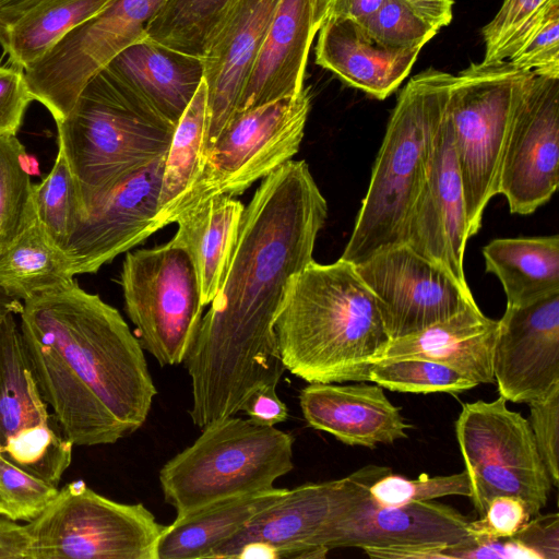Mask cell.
Here are the masks:
<instances>
[{
  "label": "cell",
  "mask_w": 559,
  "mask_h": 559,
  "mask_svg": "<svg viewBox=\"0 0 559 559\" xmlns=\"http://www.w3.org/2000/svg\"><path fill=\"white\" fill-rule=\"evenodd\" d=\"M499 396L462 405L455 436L471 484V501L484 515L501 495L522 499L531 516L546 506L551 481L539 457L528 420Z\"/></svg>",
  "instance_id": "9"
},
{
  "label": "cell",
  "mask_w": 559,
  "mask_h": 559,
  "mask_svg": "<svg viewBox=\"0 0 559 559\" xmlns=\"http://www.w3.org/2000/svg\"><path fill=\"white\" fill-rule=\"evenodd\" d=\"M320 2H321V5H322V8L324 10V14H325V8H326L328 0H320Z\"/></svg>",
  "instance_id": "55"
},
{
  "label": "cell",
  "mask_w": 559,
  "mask_h": 559,
  "mask_svg": "<svg viewBox=\"0 0 559 559\" xmlns=\"http://www.w3.org/2000/svg\"><path fill=\"white\" fill-rule=\"evenodd\" d=\"M506 60L524 72L559 76V0L524 31L509 48Z\"/></svg>",
  "instance_id": "38"
},
{
  "label": "cell",
  "mask_w": 559,
  "mask_h": 559,
  "mask_svg": "<svg viewBox=\"0 0 559 559\" xmlns=\"http://www.w3.org/2000/svg\"><path fill=\"white\" fill-rule=\"evenodd\" d=\"M449 546H395L365 547L364 552L370 558L380 559H447Z\"/></svg>",
  "instance_id": "50"
},
{
  "label": "cell",
  "mask_w": 559,
  "mask_h": 559,
  "mask_svg": "<svg viewBox=\"0 0 559 559\" xmlns=\"http://www.w3.org/2000/svg\"><path fill=\"white\" fill-rule=\"evenodd\" d=\"M447 559H538L513 537L488 538L467 535L445 550Z\"/></svg>",
  "instance_id": "46"
},
{
  "label": "cell",
  "mask_w": 559,
  "mask_h": 559,
  "mask_svg": "<svg viewBox=\"0 0 559 559\" xmlns=\"http://www.w3.org/2000/svg\"><path fill=\"white\" fill-rule=\"evenodd\" d=\"M286 491L287 488L273 487L234 496L176 516L158 539L156 559L211 558L217 547Z\"/></svg>",
  "instance_id": "29"
},
{
  "label": "cell",
  "mask_w": 559,
  "mask_h": 559,
  "mask_svg": "<svg viewBox=\"0 0 559 559\" xmlns=\"http://www.w3.org/2000/svg\"><path fill=\"white\" fill-rule=\"evenodd\" d=\"M469 478L465 469L457 474L428 476L411 479L389 473L369 488L370 497L382 506H402L430 501L447 496L471 497Z\"/></svg>",
  "instance_id": "39"
},
{
  "label": "cell",
  "mask_w": 559,
  "mask_h": 559,
  "mask_svg": "<svg viewBox=\"0 0 559 559\" xmlns=\"http://www.w3.org/2000/svg\"><path fill=\"white\" fill-rule=\"evenodd\" d=\"M531 518L522 499L509 495L496 496L479 520L468 522L467 533L488 538L512 537Z\"/></svg>",
  "instance_id": "44"
},
{
  "label": "cell",
  "mask_w": 559,
  "mask_h": 559,
  "mask_svg": "<svg viewBox=\"0 0 559 559\" xmlns=\"http://www.w3.org/2000/svg\"><path fill=\"white\" fill-rule=\"evenodd\" d=\"M112 0H29L0 15V45L10 64L25 69Z\"/></svg>",
  "instance_id": "30"
},
{
  "label": "cell",
  "mask_w": 559,
  "mask_h": 559,
  "mask_svg": "<svg viewBox=\"0 0 559 559\" xmlns=\"http://www.w3.org/2000/svg\"><path fill=\"white\" fill-rule=\"evenodd\" d=\"M274 329L285 370L308 383L369 381L391 341L376 295L342 258L293 278Z\"/></svg>",
  "instance_id": "2"
},
{
  "label": "cell",
  "mask_w": 559,
  "mask_h": 559,
  "mask_svg": "<svg viewBox=\"0 0 559 559\" xmlns=\"http://www.w3.org/2000/svg\"><path fill=\"white\" fill-rule=\"evenodd\" d=\"M538 559H559V515L537 513L512 536Z\"/></svg>",
  "instance_id": "47"
},
{
  "label": "cell",
  "mask_w": 559,
  "mask_h": 559,
  "mask_svg": "<svg viewBox=\"0 0 559 559\" xmlns=\"http://www.w3.org/2000/svg\"><path fill=\"white\" fill-rule=\"evenodd\" d=\"M468 520L436 501L382 506L369 495L330 525L318 540L329 550L344 547L451 546L465 538Z\"/></svg>",
  "instance_id": "20"
},
{
  "label": "cell",
  "mask_w": 559,
  "mask_h": 559,
  "mask_svg": "<svg viewBox=\"0 0 559 559\" xmlns=\"http://www.w3.org/2000/svg\"><path fill=\"white\" fill-rule=\"evenodd\" d=\"M389 473L390 467L369 464L340 479L287 489L211 558H325L330 550L318 546L320 536Z\"/></svg>",
  "instance_id": "12"
},
{
  "label": "cell",
  "mask_w": 559,
  "mask_h": 559,
  "mask_svg": "<svg viewBox=\"0 0 559 559\" xmlns=\"http://www.w3.org/2000/svg\"><path fill=\"white\" fill-rule=\"evenodd\" d=\"M19 316L20 329L51 344L128 436L146 421L157 390L116 308L73 280L25 300Z\"/></svg>",
  "instance_id": "3"
},
{
  "label": "cell",
  "mask_w": 559,
  "mask_h": 559,
  "mask_svg": "<svg viewBox=\"0 0 559 559\" xmlns=\"http://www.w3.org/2000/svg\"><path fill=\"white\" fill-rule=\"evenodd\" d=\"M23 310V301L9 296L0 288V314L4 312H13L20 314Z\"/></svg>",
  "instance_id": "53"
},
{
  "label": "cell",
  "mask_w": 559,
  "mask_h": 559,
  "mask_svg": "<svg viewBox=\"0 0 559 559\" xmlns=\"http://www.w3.org/2000/svg\"><path fill=\"white\" fill-rule=\"evenodd\" d=\"M0 516H5L15 521L13 511L11 508L0 498Z\"/></svg>",
  "instance_id": "54"
},
{
  "label": "cell",
  "mask_w": 559,
  "mask_h": 559,
  "mask_svg": "<svg viewBox=\"0 0 559 559\" xmlns=\"http://www.w3.org/2000/svg\"><path fill=\"white\" fill-rule=\"evenodd\" d=\"M436 29L450 24L453 0H402Z\"/></svg>",
  "instance_id": "52"
},
{
  "label": "cell",
  "mask_w": 559,
  "mask_h": 559,
  "mask_svg": "<svg viewBox=\"0 0 559 559\" xmlns=\"http://www.w3.org/2000/svg\"><path fill=\"white\" fill-rule=\"evenodd\" d=\"M318 32L316 63L378 99L401 85L421 50L383 46L350 19L328 17Z\"/></svg>",
  "instance_id": "25"
},
{
  "label": "cell",
  "mask_w": 559,
  "mask_h": 559,
  "mask_svg": "<svg viewBox=\"0 0 559 559\" xmlns=\"http://www.w3.org/2000/svg\"><path fill=\"white\" fill-rule=\"evenodd\" d=\"M56 124L82 218L119 185L166 155L176 129L108 68L85 85L70 112Z\"/></svg>",
  "instance_id": "4"
},
{
  "label": "cell",
  "mask_w": 559,
  "mask_h": 559,
  "mask_svg": "<svg viewBox=\"0 0 559 559\" xmlns=\"http://www.w3.org/2000/svg\"><path fill=\"white\" fill-rule=\"evenodd\" d=\"M25 527L26 559H156L166 525L142 503L110 500L79 479Z\"/></svg>",
  "instance_id": "8"
},
{
  "label": "cell",
  "mask_w": 559,
  "mask_h": 559,
  "mask_svg": "<svg viewBox=\"0 0 559 559\" xmlns=\"http://www.w3.org/2000/svg\"><path fill=\"white\" fill-rule=\"evenodd\" d=\"M29 162L16 135L0 138V253L36 215Z\"/></svg>",
  "instance_id": "35"
},
{
  "label": "cell",
  "mask_w": 559,
  "mask_h": 559,
  "mask_svg": "<svg viewBox=\"0 0 559 559\" xmlns=\"http://www.w3.org/2000/svg\"><path fill=\"white\" fill-rule=\"evenodd\" d=\"M486 271L495 274L507 305L559 292V236L497 238L483 248Z\"/></svg>",
  "instance_id": "31"
},
{
  "label": "cell",
  "mask_w": 559,
  "mask_h": 559,
  "mask_svg": "<svg viewBox=\"0 0 559 559\" xmlns=\"http://www.w3.org/2000/svg\"><path fill=\"white\" fill-rule=\"evenodd\" d=\"M73 280L69 257L46 231L37 213L0 253V288L23 302Z\"/></svg>",
  "instance_id": "33"
},
{
  "label": "cell",
  "mask_w": 559,
  "mask_h": 559,
  "mask_svg": "<svg viewBox=\"0 0 559 559\" xmlns=\"http://www.w3.org/2000/svg\"><path fill=\"white\" fill-rule=\"evenodd\" d=\"M165 156L119 185L78 223L63 248L74 275L97 273L162 228L157 212Z\"/></svg>",
  "instance_id": "18"
},
{
  "label": "cell",
  "mask_w": 559,
  "mask_h": 559,
  "mask_svg": "<svg viewBox=\"0 0 559 559\" xmlns=\"http://www.w3.org/2000/svg\"><path fill=\"white\" fill-rule=\"evenodd\" d=\"M58 491V486L23 471L0 455V498L13 511L15 521L35 519Z\"/></svg>",
  "instance_id": "42"
},
{
  "label": "cell",
  "mask_w": 559,
  "mask_h": 559,
  "mask_svg": "<svg viewBox=\"0 0 559 559\" xmlns=\"http://www.w3.org/2000/svg\"><path fill=\"white\" fill-rule=\"evenodd\" d=\"M21 333L40 393L73 445L112 444L128 436L51 344L29 332Z\"/></svg>",
  "instance_id": "24"
},
{
  "label": "cell",
  "mask_w": 559,
  "mask_h": 559,
  "mask_svg": "<svg viewBox=\"0 0 559 559\" xmlns=\"http://www.w3.org/2000/svg\"><path fill=\"white\" fill-rule=\"evenodd\" d=\"M280 2L242 0L203 57L209 110L206 148L238 111L241 94Z\"/></svg>",
  "instance_id": "21"
},
{
  "label": "cell",
  "mask_w": 559,
  "mask_h": 559,
  "mask_svg": "<svg viewBox=\"0 0 559 559\" xmlns=\"http://www.w3.org/2000/svg\"><path fill=\"white\" fill-rule=\"evenodd\" d=\"M492 368L500 395L513 403L528 404L559 390V292L507 305Z\"/></svg>",
  "instance_id": "17"
},
{
  "label": "cell",
  "mask_w": 559,
  "mask_h": 559,
  "mask_svg": "<svg viewBox=\"0 0 559 559\" xmlns=\"http://www.w3.org/2000/svg\"><path fill=\"white\" fill-rule=\"evenodd\" d=\"M15 316L0 314V455L58 486L71 464L73 444L48 411Z\"/></svg>",
  "instance_id": "14"
},
{
  "label": "cell",
  "mask_w": 559,
  "mask_h": 559,
  "mask_svg": "<svg viewBox=\"0 0 559 559\" xmlns=\"http://www.w3.org/2000/svg\"><path fill=\"white\" fill-rule=\"evenodd\" d=\"M119 282L143 349L160 366L183 362L205 307L187 251L171 240L129 251Z\"/></svg>",
  "instance_id": "10"
},
{
  "label": "cell",
  "mask_w": 559,
  "mask_h": 559,
  "mask_svg": "<svg viewBox=\"0 0 559 559\" xmlns=\"http://www.w3.org/2000/svg\"><path fill=\"white\" fill-rule=\"evenodd\" d=\"M328 203L305 160L263 178L245 206L224 282L183 360L199 428L236 415L285 368L274 329L293 278L313 261Z\"/></svg>",
  "instance_id": "1"
},
{
  "label": "cell",
  "mask_w": 559,
  "mask_h": 559,
  "mask_svg": "<svg viewBox=\"0 0 559 559\" xmlns=\"http://www.w3.org/2000/svg\"><path fill=\"white\" fill-rule=\"evenodd\" d=\"M498 321L486 317L478 306L391 340L376 360L423 358L449 366L477 384L493 383V349Z\"/></svg>",
  "instance_id": "26"
},
{
  "label": "cell",
  "mask_w": 559,
  "mask_h": 559,
  "mask_svg": "<svg viewBox=\"0 0 559 559\" xmlns=\"http://www.w3.org/2000/svg\"><path fill=\"white\" fill-rule=\"evenodd\" d=\"M299 405L309 426L348 445L391 444L412 428L379 384L309 383Z\"/></svg>",
  "instance_id": "23"
},
{
  "label": "cell",
  "mask_w": 559,
  "mask_h": 559,
  "mask_svg": "<svg viewBox=\"0 0 559 559\" xmlns=\"http://www.w3.org/2000/svg\"><path fill=\"white\" fill-rule=\"evenodd\" d=\"M106 68L176 126L203 81L202 59L147 36L121 51Z\"/></svg>",
  "instance_id": "27"
},
{
  "label": "cell",
  "mask_w": 559,
  "mask_h": 559,
  "mask_svg": "<svg viewBox=\"0 0 559 559\" xmlns=\"http://www.w3.org/2000/svg\"><path fill=\"white\" fill-rule=\"evenodd\" d=\"M294 441L290 433L249 418L212 423L160 468L164 499L182 516L229 497L271 489L294 468Z\"/></svg>",
  "instance_id": "6"
},
{
  "label": "cell",
  "mask_w": 559,
  "mask_h": 559,
  "mask_svg": "<svg viewBox=\"0 0 559 559\" xmlns=\"http://www.w3.org/2000/svg\"><path fill=\"white\" fill-rule=\"evenodd\" d=\"M209 129L204 80L181 115L165 156L158 198L160 227L176 223L203 167Z\"/></svg>",
  "instance_id": "32"
},
{
  "label": "cell",
  "mask_w": 559,
  "mask_h": 559,
  "mask_svg": "<svg viewBox=\"0 0 559 559\" xmlns=\"http://www.w3.org/2000/svg\"><path fill=\"white\" fill-rule=\"evenodd\" d=\"M369 382L403 393H460L478 385L455 369L423 358L373 361Z\"/></svg>",
  "instance_id": "36"
},
{
  "label": "cell",
  "mask_w": 559,
  "mask_h": 559,
  "mask_svg": "<svg viewBox=\"0 0 559 559\" xmlns=\"http://www.w3.org/2000/svg\"><path fill=\"white\" fill-rule=\"evenodd\" d=\"M33 100L24 70L13 64L0 66V138L16 135Z\"/></svg>",
  "instance_id": "45"
},
{
  "label": "cell",
  "mask_w": 559,
  "mask_h": 559,
  "mask_svg": "<svg viewBox=\"0 0 559 559\" xmlns=\"http://www.w3.org/2000/svg\"><path fill=\"white\" fill-rule=\"evenodd\" d=\"M385 0H328L324 20L344 17L364 24ZM323 20V21H324Z\"/></svg>",
  "instance_id": "51"
},
{
  "label": "cell",
  "mask_w": 559,
  "mask_h": 559,
  "mask_svg": "<svg viewBox=\"0 0 559 559\" xmlns=\"http://www.w3.org/2000/svg\"><path fill=\"white\" fill-rule=\"evenodd\" d=\"M323 19L320 0H281L241 94L238 111L297 96L305 88L310 47Z\"/></svg>",
  "instance_id": "22"
},
{
  "label": "cell",
  "mask_w": 559,
  "mask_h": 559,
  "mask_svg": "<svg viewBox=\"0 0 559 559\" xmlns=\"http://www.w3.org/2000/svg\"><path fill=\"white\" fill-rule=\"evenodd\" d=\"M34 202L41 225L63 249L83 212L74 177L60 147L49 174L34 185Z\"/></svg>",
  "instance_id": "37"
},
{
  "label": "cell",
  "mask_w": 559,
  "mask_h": 559,
  "mask_svg": "<svg viewBox=\"0 0 559 559\" xmlns=\"http://www.w3.org/2000/svg\"><path fill=\"white\" fill-rule=\"evenodd\" d=\"M452 81V74L429 68L414 75L399 94L343 260L357 265L405 242Z\"/></svg>",
  "instance_id": "5"
},
{
  "label": "cell",
  "mask_w": 559,
  "mask_h": 559,
  "mask_svg": "<svg viewBox=\"0 0 559 559\" xmlns=\"http://www.w3.org/2000/svg\"><path fill=\"white\" fill-rule=\"evenodd\" d=\"M166 0H112L24 69L34 98L56 122L67 117L85 85L121 51L146 37Z\"/></svg>",
  "instance_id": "13"
},
{
  "label": "cell",
  "mask_w": 559,
  "mask_h": 559,
  "mask_svg": "<svg viewBox=\"0 0 559 559\" xmlns=\"http://www.w3.org/2000/svg\"><path fill=\"white\" fill-rule=\"evenodd\" d=\"M469 238L463 183L450 126L443 116L428 174L412 210L405 242L447 269L465 288L464 253Z\"/></svg>",
  "instance_id": "19"
},
{
  "label": "cell",
  "mask_w": 559,
  "mask_h": 559,
  "mask_svg": "<svg viewBox=\"0 0 559 559\" xmlns=\"http://www.w3.org/2000/svg\"><path fill=\"white\" fill-rule=\"evenodd\" d=\"M276 386L266 384L253 391L245 401L240 412L260 425L275 426L288 417L286 404L278 397Z\"/></svg>",
  "instance_id": "48"
},
{
  "label": "cell",
  "mask_w": 559,
  "mask_h": 559,
  "mask_svg": "<svg viewBox=\"0 0 559 559\" xmlns=\"http://www.w3.org/2000/svg\"><path fill=\"white\" fill-rule=\"evenodd\" d=\"M245 205L234 197L217 195L181 215L170 239L189 254L204 306L217 295L237 241Z\"/></svg>",
  "instance_id": "28"
},
{
  "label": "cell",
  "mask_w": 559,
  "mask_h": 559,
  "mask_svg": "<svg viewBox=\"0 0 559 559\" xmlns=\"http://www.w3.org/2000/svg\"><path fill=\"white\" fill-rule=\"evenodd\" d=\"M555 0H503L493 19L481 28L483 63L506 60L509 48Z\"/></svg>",
  "instance_id": "41"
},
{
  "label": "cell",
  "mask_w": 559,
  "mask_h": 559,
  "mask_svg": "<svg viewBox=\"0 0 559 559\" xmlns=\"http://www.w3.org/2000/svg\"><path fill=\"white\" fill-rule=\"evenodd\" d=\"M362 26L372 39L391 48H423L439 32L402 0H385Z\"/></svg>",
  "instance_id": "40"
},
{
  "label": "cell",
  "mask_w": 559,
  "mask_h": 559,
  "mask_svg": "<svg viewBox=\"0 0 559 559\" xmlns=\"http://www.w3.org/2000/svg\"><path fill=\"white\" fill-rule=\"evenodd\" d=\"M310 108V90L305 87L297 96L236 112L206 148L201 175L181 215L210 198L241 194L292 160Z\"/></svg>",
  "instance_id": "11"
},
{
  "label": "cell",
  "mask_w": 559,
  "mask_h": 559,
  "mask_svg": "<svg viewBox=\"0 0 559 559\" xmlns=\"http://www.w3.org/2000/svg\"><path fill=\"white\" fill-rule=\"evenodd\" d=\"M559 186V76L531 72L512 119L498 193L528 215Z\"/></svg>",
  "instance_id": "16"
},
{
  "label": "cell",
  "mask_w": 559,
  "mask_h": 559,
  "mask_svg": "<svg viewBox=\"0 0 559 559\" xmlns=\"http://www.w3.org/2000/svg\"><path fill=\"white\" fill-rule=\"evenodd\" d=\"M355 266L378 299L391 340L477 306L469 288L406 243L382 249Z\"/></svg>",
  "instance_id": "15"
},
{
  "label": "cell",
  "mask_w": 559,
  "mask_h": 559,
  "mask_svg": "<svg viewBox=\"0 0 559 559\" xmlns=\"http://www.w3.org/2000/svg\"><path fill=\"white\" fill-rule=\"evenodd\" d=\"M531 72L503 60L471 63L453 75L444 110L463 183L469 237L498 194L512 119Z\"/></svg>",
  "instance_id": "7"
},
{
  "label": "cell",
  "mask_w": 559,
  "mask_h": 559,
  "mask_svg": "<svg viewBox=\"0 0 559 559\" xmlns=\"http://www.w3.org/2000/svg\"><path fill=\"white\" fill-rule=\"evenodd\" d=\"M242 0H166L146 36L175 51L203 59Z\"/></svg>",
  "instance_id": "34"
},
{
  "label": "cell",
  "mask_w": 559,
  "mask_h": 559,
  "mask_svg": "<svg viewBox=\"0 0 559 559\" xmlns=\"http://www.w3.org/2000/svg\"><path fill=\"white\" fill-rule=\"evenodd\" d=\"M528 424L539 457L552 486L559 485V390L545 399L533 401Z\"/></svg>",
  "instance_id": "43"
},
{
  "label": "cell",
  "mask_w": 559,
  "mask_h": 559,
  "mask_svg": "<svg viewBox=\"0 0 559 559\" xmlns=\"http://www.w3.org/2000/svg\"><path fill=\"white\" fill-rule=\"evenodd\" d=\"M28 540L25 524L0 516V559H26Z\"/></svg>",
  "instance_id": "49"
}]
</instances>
